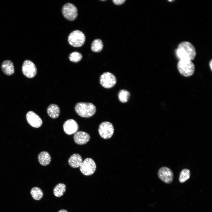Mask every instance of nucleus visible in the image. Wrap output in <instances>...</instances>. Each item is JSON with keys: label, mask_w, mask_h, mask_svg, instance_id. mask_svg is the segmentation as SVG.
Segmentation results:
<instances>
[{"label": "nucleus", "mask_w": 212, "mask_h": 212, "mask_svg": "<svg viewBox=\"0 0 212 212\" xmlns=\"http://www.w3.org/2000/svg\"><path fill=\"white\" fill-rule=\"evenodd\" d=\"M114 131L113 126L109 122H103L99 126V134L100 136L104 139H107L111 138L113 134Z\"/></svg>", "instance_id": "7"}, {"label": "nucleus", "mask_w": 212, "mask_h": 212, "mask_svg": "<svg viewBox=\"0 0 212 212\" xmlns=\"http://www.w3.org/2000/svg\"><path fill=\"white\" fill-rule=\"evenodd\" d=\"M96 164L93 160L90 158H87L84 160L80 166L81 172L84 175H90L96 170Z\"/></svg>", "instance_id": "5"}, {"label": "nucleus", "mask_w": 212, "mask_h": 212, "mask_svg": "<svg viewBox=\"0 0 212 212\" xmlns=\"http://www.w3.org/2000/svg\"><path fill=\"white\" fill-rule=\"evenodd\" d=\"M191 173L190 170L187 169H183L180 174L179 180L180 182H185L190 177Z\"/></svg>", "instance_id": "22"}, {"label": "nucleus", "mask_w": 212, "mask_h": 212, "mask_svg": "<svg viewBox=\"0 0 212 212\" xmlns=\"http://www.w3.org/2000/svg\"><path fill=\"white\" fill-rule=\"evenodd\" d=\"M69 58L70 61L74 62H77L81 60L82 55L78 52H74L70 54Z\"/></svg>", "instance_id": "23"}, {"label": "nucleus", "mask_w": 212, "mask_h": 212, "mask_svg": "<svg viewBox=\"0 0 212 212\" xmlns=\"http://www.w3.org/2000/svg\"><path fill=\"white\" fill-rule=\"evenodd\" d=\"M179 60H193L196 55V51L193 45L187 41H183L178 45L176 51Z\"/></svg>", "instance_id": "1"}, {"label": "nucleus", "mask_w": 212, "mask_h": 212, "mask_svg": "<svg viewBox=\"0 0 212 212\" xmlns=\"http://www.w3.org/2000/svg\"><path fill=\"white\" fill-rule=\"evenodd\" d=\"M100 84L104 88L109 89L116 84L117 80L115 76L111 73L106 72L103 73L100 79Z\"/></svg>", "instance_id": "6"}, {"label": "nucleus", "mask_w": 212, "mask_h": 212, "mask_svg": "<svg viewBox=\"0 0 212 212\" xmlns=\"http://www.w3.org/2000/svg\"><path fill=\"white\" fill-rule=\"evenodd\" d=\"M125 0H113V2L115 4L117 5H121L123 4L125 1Z\"/></svg>", "instance_id": "24"}, {"label": "nucleus", "mask_w": 212, "mask_h": 212, "mask_svg": "<svg viewBox=\"0 0 212 212\" xmlns=\"http://www.w3.org/2000/svg\"><path fill=\"white\" fill-rule=\"evenodd\" d=\"M75 110L80 116L88 118L93 116L95 113L96 109L95 105L90 102H80L75 106Z\"/></svg>", "instance_id": "2"}, {"label": "nucleus", "mask_w": 212, "mask_h": 212, "mask_svg": "<svg viewBox=\"0 0 212 212\" xmlns=\"http://www.w3.org/2000/svg\"><path fill=\"white\" fill-rule=\"evenodd\" d=\"M58 212H68L65 209H61Z\"/></svg>", "instance_id": "25"}, {"label": "nucleus", "mask_w": 212, "mask_h": 212, "mask_svg": "<svg viewBox=\"0 0 212 212\" xmlns=\"http://www.w3.org/2000/svg\"><path fill=\"white\" fill-rule=\"evenodd\" d=\"M23 74L28 78L34 77L37 73V69L35 64L29 60H25L22 67Z\"/></svg>", "instance_id": "9"}, {"label": "nucleus", "mask_w": 212, "mask_h": 212, "mask_svg": "<svg viewBox=\"0 0 212 212\" xmlns=\"http://www.w3.org/2000/svg\"><path fill=\"white\" fill-rule=\"evenodd\" d=\"M177 67L180 73L185 77L192 76L195 70L194 64L190 60H179L177 63Z\"/></svg>", "instance_id": "3"}, {"label": "nucleus", "mask_w": 212, "mask_h": 212, "mask_svg": "<svg viewBox=\"0 0 212 212\" xmlns=\"http://www.w3.org/2000/svg\"><path fill=\"white\" fill-rule=\"evenodd\" d=\"M130 95L128 91L125 90H122L118 93V98L121 102L125 103L128 101Z\"/></svg>", "instance_id": "21"}, {"label": "nucleus", "mask_w": 212, "mask_h": 212, "mask_svg": "<svg viewBox=\"0 0 212 212\" xmlns=\"http://www.w3.org/2000/svg\"><path fill=\"white\" fill-rule=\"evenodd\" d=\"M26 119L29 124L34 127H39L42 124V121L41 118L32 111H29L26 114Z\"/></svg>", "instance_id": "11"}, {"label": "nucleus", "mask_w": 212, "mask_h": 212, "mask_svg": "<svg viewBox=\"0 0 212 212\" xmlns=\"http://www.w3.org/2000/svg\"><path fill=\"white\" fill-rule=\"evenodd\" d=\"M38 159L39 163L43 166L48 165L51 160L50 154L46 151H43L40 152L38 155Z\"/></svg>", "instance_id": "16"}, {"label": "nucleus", "mask_w": 212, "mask_h": 212, "mask_svg": "<svg viewBox=\"0 0 212 212\" xmlns=\"http://www.w3.org/2000/svg\"><path fill=\"white\" fill-rule=\"evenodd\" d=\"M103 44L102 41L100 39H95L92 42L91 47L92 51L95 52H99L102 49Z\"/></svg>", "instance_id": "20"}, {"label": "nucleus", "mask_w": 212, "mask_h": 212, "mask_svg": "<svg viewBox=\"0 0 212 212\" xmlns=\"http://www.w3.org/2000/svg\"><path fill=\"white\" fill-rule=\"evenodd\" d=\"M66 190V186L62 183H59L54 188L53 193L54 195L57 197L62 196L65 192Z\"/></svg>", "instance_id": "18"}, {"label": "nucleus", "mask_w": 212, "mask_h": 212, "mask_svg": "<svg viewBox=\"0 0 212 212\" xmlns=\"http://www.w3.org/2000/svg\"><path fill=\"white\" fill-rule=\"evenodd\" d=\"M212 60H211L209 63V66H210V67L211 70H212Z\"/></svg>", "instance_id": "26"}, {"label": "nucleus", "mask_w": 212, "mask_h": 212, "mask_svg": "<svg viewBox=\"0 0 212 212\" xmlns=\"http://www.w3.org/2000/svg\"><path fill=\"white\" fill-rule=\"evenodd\" d=\"M63 128L65 132L69 135L75 133L78 129V125L77 122L72 119L66 120L63 125Z\"/></svg>", "instance_id": "12"}, {"label": "nucleus", "mask_w": 212, "mask_h": 212, "mask_svg": "<svg viewBox=\"0 0 212 212\" xmlns=\"http://www.w3.org/2000/svg\"><path fill=\"white\" fill-rule=\"evenodd\" d=\"M85 37L84 34L81 31L74 30L71 32L68 37L69 44L74 47L82 46L84 43Z\"/></svg>", "instance_id": "4"}, {"label": "nucleus", "mask_w": 212, "mask_h": 212, "mask_svg": "<svg viewBox=\"0 0 212 212\" xmlns=\"http://www.w3.org/2000/svg\"><path fill=\"white\" fill-rule=\"evenodd\" d=\"M62 12L64 16L69 21L74 20L78 14L77 7L73 4L69 3H67L64 5Z\"/></svg>", "instance_id": "8"}, {"label": "nucleus", "mask_w": 212, "mask_h": 212, "mask_svg": "<svg viewBox=\"0 0 212 212\" xmlns=\"http://www.w3.org/2000/svg\"><path fill=\"white\" fill-rule=\"evenodd\" d=\"M1 68L3 73L7 75H11L14 72L13 64L10 60L4 61L2 64Z\"/></svg>", "instance_id": "14"}, {"label": "nucleus", "mask_w": 212, "mask_h": 212, "mask_svg": "<svg viewBox=\"0 0 212 212\" xmlns=\"http://www.w3.org/2000/svg\"><path fill=\"white\" fill-rule=\"evenodd\" d=\"M30 193L33 198L36 200H39L42 198L43 193L41 188L37 187L33 188Z\"/></svg>", "instance_id": "19"}, {"label": "nucleus", "mask_w": 212, "mask_h": 212, "mask_svg": "<svg viewBox=\"0 0 212 212\" xmlns=\"http://www.w3.org/2000/svg\"><path fill=\"white\" fill-rule=\"evenodd\" d=\"M82 162L81 156L78 154L72 155L68 160V163L70 166L73 168L80 167Z\"/></svg>", "instance_id": "15"}, {"label": "nucleus", "mask_w": 212, "mask_h": 212, "mask_svg": "<svg viewBox=\"0 0 212 212\" xmlns=\"http://www.w3.org/2000/svg\"><path fill=\"white\" fill-rule=\"evenodd\" d=\"M47 112L50 117L53 119H55L59 116L60 110L57 105L55 104H51L48 107Z\"/></svg>", "instance_id": "17"}, {"label": "nucleus", "mask_w": 212, "mask_h": 212, "mask_svg": "<svg viewBox=\"0 0 212 212\" xmlns=\"http://www.w3.org/2000/svg\"><path fill=\"white\" fill-rule=\"evenodd\" d=\"M159 178L167 184H170L173 181V174L172 170L169 168L163 167L160 168L158 172Z\"/></svg>", "instance_id": "10"}, {"label": "nucleus", "mask_w": 212, "mask_h": 212, "mask_svg": "<svg viewBox=\"0 0 212 212\" xmlns=\"http://www.w3.org/2000/svg\"><path fill=\"white\" fill-rule=\"evenodd\" d=\"M90 139V136L89 134L82 131L77 132L74 136V142L78 145H82L86 144Z\"/></svg>", "instance_id": "13"}]
</instances>
